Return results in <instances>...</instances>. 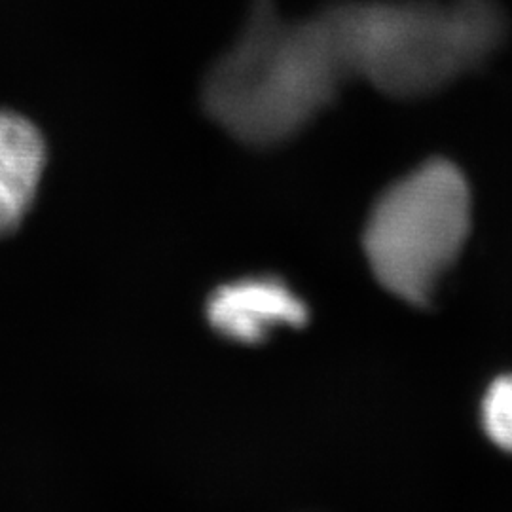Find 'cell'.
<instances>
[{"label":"cell","mask_w":512,"mask_h":512,"mask_svg":"<svg viewBox=\"0 0 512 512\" xmlns=\"http://www.w3.org/2000/svg\"><path fill=\"white\" fill-rule=\"evenodd\" d=\"M308 315L306 302L285 281L268 275L226 283L207 302L211 327L239 344H258L277 329L302 327Z\"/></svg>","instance_id":"obj_4"},{"label":"cell","mask_w":512,"mask_h":512,"mask_svg":"<svg viewBox=\"0 0 512 512\" xmlns=\"http://www.w3.org/2000/svg\"><path fill=\"white\" fill-rule=\"evenodd\" d=\"M344 80L323 12L287 21L270 0H255L243 33L207 76L203 97L238 141L272 147L306 128Z\"/></svg>","instance_id":"obj_2"},{"label":"cell","mask_w":512,"mask_h":512,"mask_svg":"<svg viewBox=\"0 0 512 512\" xmlns=\"http://www.w3.org/2000/svg\"><path fill=\"white\" fill-rule=\"evenodd\" d=\"M482 423L499 448L512 452V374L490 385L482 401Z\"/></svg>","instance_id":"obj_6"},{"label":"cell","mask_w":512,"mask_h":512,"mask_svg":"<svg viewBox=\"0 0 512 512\" xmlns=\"http://www.w3.org/2000/svg\"><path fill=\"white\" fill-rule=\"evenodd\" d=\"M348 78L423 99L484 69L509 37L497 0H370L323 10Z\"/></svg>","instance_id":"obj_1"},{"label":"cell","mask_w":512,"mask_h":512,"mask_svg":"<svg viewBox=\"0 0 512 512\" xmlns=\"http://www.w3.org/2000/svg\"><path fill=\"white\" fill-rule=\"evenodd\" d=\"M46 143L33 122L0 110V238L14 234L37 196Z\"/></svg>","instance_id":"obj_5"},{"label":"cell","mask_w":512,"mask_h":512,"mask_svg":"<svg viewBox=\"0 0 512 512\" xmlns=\"http://www.w3.org/2000/svg\"><path fill=\"white\" fill-rule=\"evenodd\" d=\"M473 224V192L448 158H431L385 188L366 220L363 247L385 289L427 304L456 264Z\"/></svg>","instance_id":"obj_3"}]
</instances>
